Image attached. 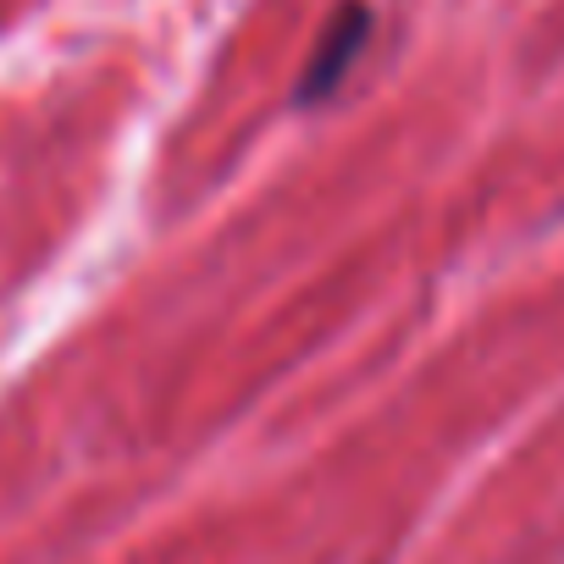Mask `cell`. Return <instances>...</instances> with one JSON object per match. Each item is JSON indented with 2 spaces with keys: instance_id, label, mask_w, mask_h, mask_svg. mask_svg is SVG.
<instances>
[{
  "instance_id": "1",
  "label": "cell",
  "mask_w": 564,
  "mask_h": 564,
  "mask_svg": "<svg viewBox=\"0 0 564 564\" xmlns=\"http://www.w3.org/2000/svg\"><path fill=\"white\" fill-rule=\"evenodd\" d=\"M366 34H371V12L360 7V0H349V7H338V12H333V23H327V34H322V45L311 51L305 78H300V100H305V106L327 100V95L344 84V73L360 62Z\"/></svg>"
}]
</instances>
